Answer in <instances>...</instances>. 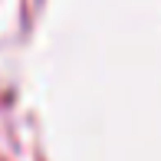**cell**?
Here are the masks:
<instances>
[]
</instances>
